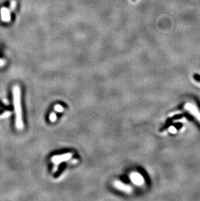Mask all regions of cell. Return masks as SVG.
Masks as SVG:
<instances>
[{
    "instance_id": "8",
    "label": "cell",
    "mask_w": 200,
    "mask_h": 201,
    "mask_svg": "<svg viewBox=\"0 0 200 201\" xmlns=\"http://www.w3.org/2000/svg\"><path fill=\"white\" fill-rule=\"evenodd\" d=\"M49 120L51 121V122H55V121L57 120V116H56L55 113H51L49 116Z\"/></svg>"
},
{
    "instance_id": "3",
    "label": "cell",
    "mask_w": 200,
    "mask_h": 201,
    "mask_svg": "<svg viewBox=\"0 0 200 201\" xmlns=\"http://www.w3.org/2000/svg\"><path fill=\"white\" fill-rule=\"evenodd\" d=\"M72 156V154L71 153H66L64 154L55 156L51 158V161L56 166H58V165H59V164L61 163L62 162L66 161L71 159Z\"/></svg>"
},
{
    "instance_id": "9",
    "label": "cell",
    "mask_w": 200,
    "mask_h": 201,
    "mask_svg": "<svg viewBox=\"0 0 200 201\" xmlns=\"http://www.w3.org/2000/svg\"><path fill=\"white\" fill-rule=\"evenodd\" d=\"M194 78H195V79H196L197 81H200V76L196 74V75L194 76Z\"/></svg>"
},
{
    "instance_id": "1",
    "label": "cell",
    "mask_w": 200,
    "mask_h": 201,
    "mask_svg": "<svg viewBox=\"0 0 200 201\" xmlns=\"http://www.w3.org/2000/svg\"><path fill=\"white\" fill-rule=\"evenodd\" d=\"M13 101L14 111H15V125L18 130H21L23 128L22 120V111L20 102V88L18 86H14L13 88Z\"/></svg>"
},
{
    "instance_id": "11",
    "label": "cell",
    "mask_w": 200,
    "mask_h": 201,
    "mask_svg": "<svg viewBox=\"0 0 200 201\" xmlns=\"http://www.w3.org/2000/svg\"><path fill=\"white\" fill-rule=\"evenodd\" d=\"M5 64V61L2 59H0V67H3Z\"/></svg>"
},
{
    "instance_id": "4",
    "label": "cell",
    "mask_w": 200,
    "mask_h": 201,
    "mask_svg": "<svg viewBox=\"0 0 200 201\" xmlns=\"http://www.w3.org/2000/svg\"><path fill=\"white\" fill-rule=\"evenodd\" d=\"M130 179L133 184L137 185H142L144 183V179L140 173H133L130 174Z\"/></svg>"
},
{
    "instance_id": "5",
    "label": "cell",
    "mask_w": 200,
    "mask_h": 201,
    "mask_svg": "<svg viewBox=\"0 0 200 201\" xmlns=\"http://www.w3.org/2000/svg\"><path fill=\"white\" fill-rule=\"evenodd\" d=\"M114 185L115 186V188H116L117 189L124 191L125 192V193H130L132 191V188L130 187V186L127 184H123V183L120 181H118V180L114 182Z\"/></svg>"
},
{
    "instance_id": "12",
    "label": "cell",
    "mask_w": 200,
    "mask_h": 201,
    "mask_svg": "<svg viewBox=\"0 0 200 201\" xmlns=\"http://www.w3.org/2000/svg\"><path fill=\"white\" fill-rule=\"evenodd\" d=\"M132 1H136V0H132Z\"/></svg>"
},
{
    "instance_id": "6",
    "label": "cell",
    "mask_w": 200,
    "mask_h": 201,
    "mask_svg": "<svg viewBox=\"0 0 200 201\" xmlns=\"http://www.w3.org/2000/svg\"><path fill=\"white\" fill-rule=\"evenodd\" d=\"M55 110L56 111H57V112H63V106L59 105V104H57V105H56L55 106Z\"/></svg>"
},
{
    "instance_id": "10",
    "label": "cell",
    "mask_w": 200,
    "mask_h": 201,
    "mask_svg": "<svg viewBox=\"0 0 200 201\" xmlns=\"http://www.w3.org/2000/svg\"><path fill=\"white\" fill-rule=\"evenodd\" d=\"M169 130H170V132H171V133H175V131H176V130H175V128H172V127H171V128H170Z\"/></svg>"
},
{
    "instance_id": "7",
    "label": "cell",
    "mask_w": 200,
    "mask_h": 201,
    "mask_svg": "<svg viewBox=\"0 0 200 201\" xmlns=\"http://www.w3.org/2000/svg\"><path fill=\"white\" fill-rule=\"evenodd\" d=\"M11 113L10 111H5L2 115H0V119H3V118H7L8 117L11 115Z\"/></svg>"
},
{
    "instance_id": "2",
    "label": "cell",
    "mask_w": 200,
    "mask_h": 201,
    "mask_svg": "<svg viewBox=\"0 0 200 201\" xmlns=\"http://www.w3.org/2000/svg\"><path fill=\"white\" fill-rule=\"evenodd\" d=\"M16 7V1H11L10 10L6 8H2L1 9V20L4 22H9L11 20V15L10 12L14 10V8Z\"/></svg>"
}]
</instances>
